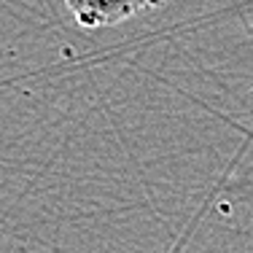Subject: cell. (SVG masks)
<instances>
[{"label":"cell","instance_id":"1","mask_svg":"<svg viewBox=\"0 0 253 253\" xmlns=\"http://www.w3.org/2000/svg\"><path fill=\"white\" fill-rule=\"evenodd\" d=\"M165 0H65L73 19L86 30L116 27L146 8H159Z\"/></svg>","mask_w":253,"mask_h":253}]
</instances>
